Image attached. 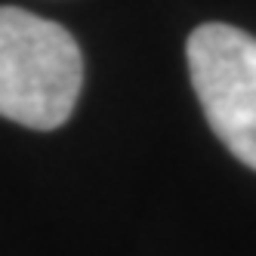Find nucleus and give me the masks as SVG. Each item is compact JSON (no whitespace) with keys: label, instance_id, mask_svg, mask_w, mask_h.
Listing matches in <instances>:
<instances>
[{"label":"nucleus","instance_id":"f257e3e1","mask_svg":"<svg viewBox=\"0 0 256 256\" xmlns=\"http://www.w3.org/2000/svg\"><path fill=\"white\" fill-rule=\"evenodd\" d=\"M84 56L71 34L19 6H0V118L56 130L78 105Z\"/></svg>","mask_w":256,"mask_h":256},{"label":"nucleus","instance_id":"f03ea898","mask_svg":"<svg viewBox=\"0 0 256 256\" xmlns=\"http://www.w3.org/2000/svg\"><path fill=\"white\" fill-rule=\"evenodd\" d=\"M186 59L213 133L256 170V38L226 22H207L188 34Z\"/></svg>","mask_w":256,"mask_h":256}]
</instances>
